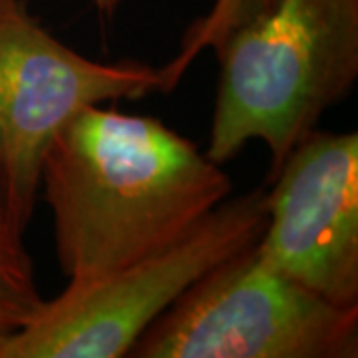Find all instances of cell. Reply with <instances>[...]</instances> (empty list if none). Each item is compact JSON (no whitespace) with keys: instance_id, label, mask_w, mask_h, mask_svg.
Listing matches in <instances>:
<instances>
[{"instance_id":"obj_1","label":"cell","mask_w":358,"mask_h":358,"mask_svg":"<svg viewBox=\"0 0 358 358\" xmlns=\"http://www.w3.org/2000/svg\"><path fill=\"white\" fill-rule=\"evenodd\" d=\"M229 176L162 120L98 103L46 150L40 193L56 259L86 281L178 243L229 197Z\"/></svg>"},{"instance_id":"obj_2","label":"cell","mask_w":358,"mask_h":358,"mask_svg":"<svg viewBox=\"0 0 358 358\" xmlns=\"http://www.w3.org/2000/svg\"><path fill=\"white\" fill-rule=\"evenodd\" d=\"M219 84L205 154L227 164L261 141L268 179L358 80V0H275L215 48Z\"/></svg>"},{"instance_id":"obj_3","label":"cell","mask_w":358,"mask_h":358,"mask_svg":"<svg viewBox=\"0 0 358 358\" xmlns=\"http://www.w3.org/2000/svg\"><path fill=\"white\" fill-rule=\"evenodd\" d=\"M267 189L225 199L178 243L86 281H68L22 329L0 343V358H120L193 282L257 243Z\"/></svg>"},{"instance_id":"obj_4","label":"cell","mask_w":358,"mask_h":358,"mask_svg":"<svg viewBox=\"0 0 358 358\" xmlns=\"http://www.w3.org/2000/svg\"><path fill=\"white\" fill-rule=\"evenodd\" d=\"M134 358H355L358 307L268 267L255 243L219 263L141 334Z\"/></svg>"},{"instance_id":"obj_5","label":"cell","mask_w":358,"mask_h":358,"mask_svg":"<svg viewBox=\"0 0 358 358\" xmlns=\"http://www.w3.org/2000/svg\"><path fill=\"white\" fill-rule=\"evenodd\" d=\"M159 92V68L100 62L70 48L26 8L0 0V197L24 235L40 195L46 150L82 110Z\"/></svg>"},{"instance_id":"obj_6","label":"cell","mask_w":358,"mask_h":358,"mask_svg":"<svg viewBox=\"0 0 358 358\" xmlns=\"http://www.w3.org/2000/svg\"><path fill=\"white\" fill-rule=\"evenodd\" d=\"M255 251L334 305L358 307V134L313 129L268 179Z\"/></svg>"},{"instance_id":"obj_7","label":"cell","mask_w":358,"mask_h":358,"mask_svg":"<svg viewBox=\"0 0 358 358\" xmlns=\"http://www.w3.org/2000/svg\"><path fill=\"white\" fill-rule=\"evenodd\" d=\"M273 2L275 0H213L211 8L185 30L176 56L159 68V92L169 94L176 90L203 52L215 50L231 32L261 16Z\"/></svg>"},{"instance_id":"obj_8","label":"cell","mask_w":358,"mask_h":358,"mask_svg":"<svg viewBox=\"0 0 358 358\" xmlns=\"http://www.w3.org/2000/svg\"><path fill=\"white\" fill-rule=\"evenodd\" d=\"M42 303L34 273L20 271L0 259V343L22 329Z\"/></svg>"},{"instance_id":"obj_9","label":"cell","mask_w":358,"mask_h":358,"mask_svg":"<svg viewBox=\"0 0 358 358\" xmlns=\"http://www.w3.org/2000/svg\"><path fill=\"white\" fill-rule=\"evenodd\" d=\"M0 259L20 271L34 273L32 259L28 257L24 245H22V235H18L10 225L8 215L4 211L2 197H0Z\"/></svg>"},{"instance_id":"obj_10","label":"cell","mask_w":358,"mask_h":358,"mask_svg":"<svg viewBox=\"0 0 358 358\" xmlns=\"http://www.w3.org/2000/svg\"><path fill=\"white\" fill-rule=\"evenodd\" d=\"M92 2H94L96 10L102 14L103 18H114L115 13L122 8V4L126 0H92Z\"/></svg>"}]
</instances>
